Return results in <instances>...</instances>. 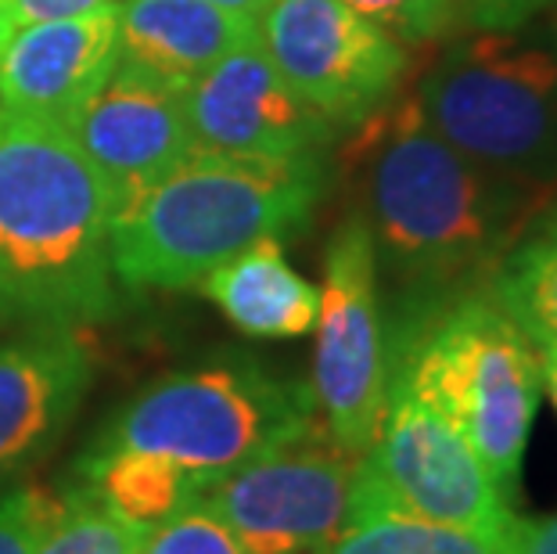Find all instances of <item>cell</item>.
Here are the masks:
<instances>
[{
	"label": "cell",
	"instance_id": "6da1fadb",
	"mask_svg": "<svg viewBox=\"0 0 557 554\" xmlns=\"http://www.w3.org/2000/svg\"><path fill=\"white\" fill-rule=\"evenodd\" d=\"M346 167L360 181V217L371 227L377 270L399 303L393 328L482 292L550 202L536 187L460 156L421 120L413 98L388 101L357 126Z\"/></svg>",
	"mask_w": 557,
	"mask_h": 554
},
{
	"label": "cell",
	"instance_id": "7a4b0ae2",
	"mask_svg": "<svg viewBox=\"0 0 557 554\" xmlns=\"http://www.w3.org/2000/svg\"><path fill=\"white\" fill-rule=\"evenodd\" d=\"M313 421V389L245 357L198 364L129 396L76 457L73 487L151 529Z\"/></svg>",
	"mask_w": 557,
	"mask_h": 554
},
{
	"label": "cell",
	"instance_id": "3957f363",
	"mask_svg": "<svg viewBox=\"0 0 557 554\" xmlns=\"http://www.w3.org/2000/svg\"><path fill=\"white\" fill-rule=\"evenodd\" d=\"M112 198L65 130L0 109V324L112 321Z\"/></svg>",
	"mask_w": 557,
	"mask_h": 554
},
{
	"label": "cell",
	"instance_id": "277c9868",
	"mask_svg": "<svg viewBox=\"0 0 557 554\" xmlns=\"http://www.w3.org/2000/svg\"><path fill=\"white\" fill-rule=\"evenodd\" d=\"M324 195V156L227 159L195 151L112 213V263L123 288H198L248 245L284 242Z\"/></svg>",
	"mask_w": 557,
	"mask_h": 554
},
{
	"label": "cell",
	"instance_id": "5b68a950",
	"mask_svg": "<svg viewBox=\"0 0 557 554\" xmlns=\"http://www.w3.org/2000/svg\"><path fill=\"white\" fill-rule=\"evenodd\" d=\"M388 374H399L465 435L496 487L515 497L543 399V364L536 342L490 292H468L421 321L393 328Z\"/></svg>",
	"mask_w": 557,
	"mask_h": 554
},
{
	"label": "cell",
	"instance_id": "8992f818",
	"mask_svg": "<svg viewBox=\"0 0 557 554\" xmlns=\"http://www.w3.org/2000/svg\"><path fill=\"white\" fill-rule=\"evenodd\" d=\"M410 98L460 156L554 195L557 54L543 29H465L438 51Z\"/></svg>",
	"mask_w": 557,
	"mask_h": 554
},
{
	"label": "cell",
	"instance_id": "52a82bcc",
	"mask_svg": "<svg viewBox=\"0 0 557 554\" xmlns=\"http://www.w3.org/2000/svg\"><path fill=\"white\" fill-rule=\"evenodd\" d=\"M399 512L471 533L504 554L518 515L465 435L388 374L385 418L352 476L349 518Z\"/></svg>",
	"mask_w": 557,
	"mask_h": 554
},
{
	"label": "cell",
	"instance_id": "ba28073f",
	"mask_svg": "<svg viewBox=\"0 0 557 554\" xmlns=\"http://www.w3.org/2000/svg\"><path fill=\"white\" fill-rule=\"evenodd\" d=\"M313 399L320 426L342 451L363 454L385 418L388 335L371 227L360 213L338 223L324 253L317 313Z\"/></svg>",
	"mask_w": 557,
	"mask_h": 554
},
{
	"label": "cell",
	"instance_id": "9c48e42d",
	"mask_svg": "<svg viewBox=\"0 0 557 554\" xmlns=\"http://www.w3.org/2000/svg\"><path fill=\"white\" fill-rule=\"evenodd\" d=\"M259 44L299 98L335 130H357L396 101L410 54L342 0H270Z\"/></svg>",
	"mask_w": 557,
	"mask_h": 554
},
{
	"label": "cell",
	"instance_id": "30bf717a",
	"mask_svg": "<svg viewBox=\"0 0 557 554\" xmlns=\"http://www.w3.org/2000/svg\"><path fill=\"white\" fill-rule=\"evenodd\" d=\"M357 461L313 421L216 482L206 501L245 554H320L349 522Z\"/></svg>",
	"mask_w": 557,
	"mask_h": 554
},
{
	"label": "cell",
	"instance_id": "8fae6325",
	"mask_svg": "<svg viewBox=\"0 0 557 554\" xmlns=\"http://www.w3.org/2000/svg\"><path fill=\"white\" fill-rule=\"evenodd\" d=\"M195 148L227 159H302L324 156L338 134L310 109L270 62L259 37L209 69L184 94Z\"/></svg>",
	"mask_w": 557,
	"mask_h": 554
},
{
	"label": "cell",
	"instance_id": "7c38bea8",
	"mask_svg": "<svg viewBox=\"0 0 557 554\" xmlns=\"http://www.w3.org/2000/svg\"><path fill=\"white\" fill-rule=\"evenodd\" d=\"M98 357L83 328H22L0 342V490L33 479L73 429Z\"/></svg>",
	"mask_w": 557,
	"mask_h": 554
},
{
	"label": "cell",
	"instance_id": "4fadbf2b",
	"mask_svg": "<svg viewBox=\"0 0 557 554\" xmlns=\"http://www.w3.org/2000/svg\"><path fill=\"white\" fill-rule=\"evenodd\" d=\"M65 134L104 181L112 213L198 151L184 94L120 65L73 115Z\"/></svg>",
	"mask_w": 557,
	"mask_h": 554
},
{
	"label": "cell",
	"instance_id": "5bb4252c",
	"mask_svg": "<svg viewBox=\"0 0 557 554\" xmlns=\"http://www.w3.org/2000/svg\"><path fill=\"white\" fill-rule=\"evenodd\" d=\"M120 47V4L15 29L0 54V109L65 130L104 87Z\"/></svg>",
	"mask_w": 557,
	"mask_h": 554
},
{
	"label": "cell",
	"instance_id": "9a60e30c",
	"mask_svg": "<svg viewBox=\"0 0 557 554\" xmlns=\"http://www.w3.org/2000/svg\"><path fill=\"white\" fill-rule=\"evenodd\" d=\"M259 26L206 0H123L115 65L187 94Z\"/></svg>",
	"mask_w": 557,
	"mask_h": 554
},
{
	"label": "cell",
	"instance_id": "2e32d148",
	"mask_svg": "<svg viewBox=\"0 0 557 554\" xmlns=\"http://www.w3.org/2000/svg\"><path fill=\"white\" fill-rule=\"evenodd\" d=\"M223 310V317L256 338H295L313 332L320 313V288L306 281L281 242L263 238L227 259L198 285Z\"/></svg>",
	"mask_w": 557,
	"mask_h": 554
},
{
	"label": "cell",
	"instance_id": "e0dca14e",
	"mask_svg": "<svg viewBox=\"0 0 557 554\" xmlns=\"http://www.w3.org/2000/svg\"><path fill=\"white\" fill-rule=\"evenodd\" d=\"M485 292L536 346L557 342V234H521L493 270Z\"/></svg>",
	"mask_w": 557,
	"mask_h": 554
},
{
	"label": "cell",
	"instance_id": "ac0fdd59",
	"mask_svg": "<svg viewBox=\"0 0 557 554\" xmlns=\"http://www.w3.org/2000/svg\"><path fill=\"white\" fill-rule=\"evenodd\" d=\"M320 554H500L485 540L460 529L424 522L399 512L349 518L346 529Z\"/></svg>",
	"mask_w": 557,
	"mask_h": 554
},
{
	"label": "cell",
	"instance_id": "d6986e66",
	"mask_svg": "<svg viewBox=\"0 0 557 554\" xmlns=\"http://www.w3.org/2000/svg\"><path fill=\"white\" fill-rule=\"evenodd\" d=\"M37 554H137L145 529L69 482Z\"/></svg>",
	"mask_w": 557,
	"mask_h": 554
},
{
	"label": "cell",
	"instance_id": "ffe728a7",
	"mask_svg": "<svg viewBox=\"0 0 557 554\" xmlns=\"http://www.w3.org/2000/svg\"><path fill=\"white\" fill-rule=\"evenodd\" d=\"M137 554H245V547L201 497L165 522L145 529Z\"/></svg>",
	"mask_w": 557,
	"mask_h": 554
},
{
	"label": "cell",
	"instance_id": "44dd1931",
	"mask_svg": "<svg viewBox=\"0 0 557 554\" xmlns=\"http://www.w3.org/2000/svg\"><path fill=\"white\" fill-rule=\"evenodd\" d=\"M342 4L371 19L374 26H382L403 47L432 44L460 29L454 0H342Z\"/></svg>",
	"mask_w": 557,
	"mask_h": 554
},
{
	"label": "cell",
	"instance_id": "7402d4cb",
	"mask_svg": "<svg viewBox=\"0 0 557 554\" xmlns=\"http://www.w3.org/2000/svg\"><path fill=\"white\" fill-rule=\"evenodd\" d=\"M58 501L62 497L37 479L0 490V554H37Z\"/></svg>",
	"mask_w": 557,
	"mask_h": 554
},
{
	"label": "cell",
	"instance_id": "603a6c76",
	"mask_svg": "<svg viewBox=\"0 0 557 554\" xmlns=\"http://www.w3.org/2000/svg\"><path fill=\"white\" fill-rule=\"evenodd\" d=\"M460 29H521L543 19L557 0H454Z\"/></svg>",
	"mask_w": 557,
	"mask_h": 554
},
{
	"label": "cell",
	"instance_id": "cb8c5ba5",
	"mask_svg": "<svg viewBox=\"0 0 557 554\" xmlns=\"http://www.w3.org/2000/svg\"><path fill=\"white\" fill-rule=\"evenodd\" d=\"M123 4V0H0V11H4L11 33L37 26V22H58V19H76V15H90L98 8H112Z\"/></svg>",
	"mask_w": 557,
	"mask_h": 554
},
{
	"label": "cell",
	"instance_id": "d4e9b609",
	"mask_svg": "<svg viewBox=\"0 0 557 554\" xmlns=\"http://www.w3.org/2000/svg\"><path fill=\"white\" fill-rule=\"evenodd\" d=\"M504 554H557V515L518 518Z\"/></svg>",
	"mask_w": 557,
	"mask_h": 554
},
{
	"label": "cell",
	"instance_id": "484cf974",
	"mask_svg": "<svg viewBox=\"0 0 557 554\" xmlns=\"http://www.w3.org/2000/svg\"><path fill=\"white\" fill-rule=\"evenodd\" d=\"M536 349H540V364H543V389L550 393L554 410H557V342H543Z\"/></svg>",
	"mask_w": 557,
	"mask_h": 554
},
{
	"label": "cell",
	"instance_id": "4316f807",
	"mask_svg": "<svg viewBox=\"0 0 557 554\" xmlns=\"http://www.w3.org/2000/svg\"><path fill=\"white\" fill-rule=\"evenodd\" d=\"M206 4H216L223 11H231V15L248 19V22H256V26H259V15L267 11L270 0H206Z\"/></svg>",
	"mask_w": 557,
	"mask_h": 554
},
{
	"label": "cell",
	"instance_id": "83f0119b",
	"mask_svg": "<svg viewBox=\"0 0 557 554\" xmlns=\"http://www.w3.org/2000/svg\"><path fill=\"white\" fill-rule=\"evenodd\" d=\"M543 33H547V40H550L554 54H557V4L547 11V26H543Z\"/></svg>",
	"mask_w": 557,
	"mask_h": 554
},
{
	"label": "cell",
	"instance_id": "f1b7e54d",
	"mask_svg": "<svg viewBox=\"0 0 557 554\" xmlns=\"http://www.w3.org/2000/svg\"><path fill=\"white\" fill-rule=\"evenodd\" d=\"M11 40V26H8V19H4V11H0V54H4V47Z\"/></svg>",
	"mask_w": 557,
	"mask_h": 554
},
{
	"label": "cell",
	"instance_id": "f546056e",
	"mask_svg": "<svg viewBox=\"0 0 557 554\" xmlns=\"http://www.w3.org/2000/svg\"><path fill=\"white\" fill-rule=\"evenodd\" d=\"M543 231H550V234H557V206L547 213V220H543Z\"/></svg>",
	"mask_w": 557,
	"mask_h": 554
}]
</instances>
